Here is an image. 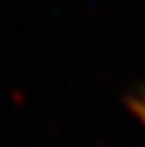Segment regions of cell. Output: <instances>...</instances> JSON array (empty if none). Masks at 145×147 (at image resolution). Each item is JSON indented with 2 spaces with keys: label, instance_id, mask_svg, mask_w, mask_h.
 I'll list each match as a JSON object with an SVG mask.
<instances>
[{
  "label": "cell",
  "instance_id": "obj_1",
  "mask_svg": "<svg viewBox=\"0 0 145 147\" xmlns=\"http://www.w3.org/2000/svg\"><path fill=\"white\" fill-rule=\"evenodd\" d=\"M131 109H133L136 119H138V121L143 123V128H145V95H140V97H133Z\"/></svg>",
  "mask_w": 145,
  "mask_h": 147
}]
</instances>
